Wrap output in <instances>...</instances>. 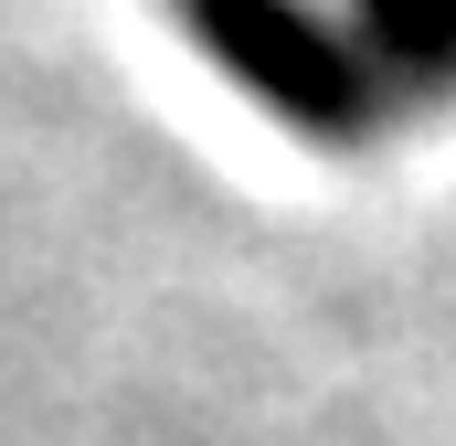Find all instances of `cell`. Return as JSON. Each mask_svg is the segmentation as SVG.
<instances>
[{"label": "cell", "instance_id": "2", "mask_svg": "<svg viewBox=\"0 0 456 446\" xmlns=\"http://www.w3.org/2000/svg\"><path fill=\"white\" fill-rule=\"evenodd\" d=\"M350 32L371 43V64L393 75L403 107L456 96V0H350Z\"/></svg>", "mask_w": 456, "mask_h": 446}, {"label": "cell", "instance_id": "1", "mask_svg": "<svg viewBox=\"0 0 456 446\" xmlns=\"http://www.w3.org/2000/svg\"><path fill=\"white\" fill-rule=\"evenodd\" d=\"M181 11V32H191V54L244 86L255 107L276 117L287 138H308V149H371L403 96H393V75L371 64V43L330 21L319 0H170Z\"/></svg>", "mask_w": 456, "mask_h": 446}]
</instances>
